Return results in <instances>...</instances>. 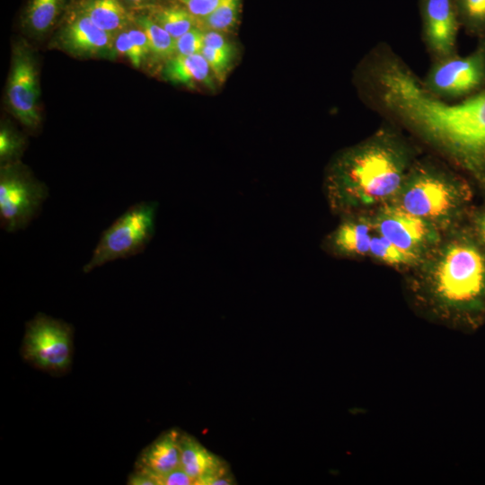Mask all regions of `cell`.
Returning a JSON list of instances; mask_svg holds the SVG:
<instances>
[{"instance_id": "6da1fadb", "label": "cell", "mask_w": 485, "mask_h": 485, "mask_svg": "<svg viewBox=\"0 0 485 485\" xmlns=\"http://www.w3.org/2000/svg\"><path fill=\"white\" fill-rule=\"evenodd\" d=\"M371 108L411 131L472 172L485 174V89L457 103L431 94L385 46L374 48L363 72Z\"/></svg>"}, {"instance_id": "7a4b0ae2", "label": "cell", "mask_w": 485, "mask_h": 485, "mask_svg": "<svg viewBox=\"0 0 485 485\" xmlns=\"http://www.w3.org/2000/svg\"><path fill=\"white\" fill-rule=\"evenodd\" d=\"M409 164L403 143L388 128L379 130L331 163L325 192L331 208L347 216L390 198L404 184Z\"/></svg>"}, {"instance_id": "3957f363", "label": "cell", "mask_w": 485, "mask_h": 485, "mask_svg": "<svg viewBox=\"0 0 485 485\" xmlns=\"http://www.w3.org/2000/svg\"><path fill=\"white\" fill-rule=\"evenodd\" d=\"M157 209L154 200L130 206L101 233L90 260L83 267L84 273L142 253L154 236Z\"/></svg>"}, {"instance_id": "277c9868", "label": "cell", "mask_w": 485, "mask_h": 485, "mask_svg": "<svg viewBox=\"0 0 485 485\" xmlns=\"http://www.w3.org/2000/svg\"><path fill=\"white\" fill-rule=\"evenodd\" d=\"M434 278L436 291L445 302L472 303L485 293V259L474 246L454 243L440 259Z\"/></svg>"}, {"instance_id": "5b68a950", "label": "cell", "mask_w": 485, "mask_h": 485, "mask_svg": "<svg viewBox=\"0 0 485 485\" xmlns=\"http://www.w3.org/2000/svg\"><path fill=\"white\" fill-rule=\"evenodd\" d=\"M47 185L17 164L4 166L0 174V226L7 233L27 228L48 198Z\"/></svg>"}, {"instance_id": "8992f818", "label": "cell", "mask_w": 485, "mask_h": 485, "mask_svg": "<svg viewBox=\"0 0 485 485\" xmlns=\"http://www.w3.org/2000/svg\"><path fill=\"white\" fill-rule=\"evenodd\" d=\"M73 353V329L64 321L38 313L26 324L22 346L24 359L47 372L68 369Z\"/></svg>"}, {"instance_id": "52a82bcc", "label": "cell", "mask_w": 485, "mask_h": 485, "mask_svg": "<svg viewBox=\"0 0 485 485\" xmlns=\"http://www.w3.org/2000/svg\"><path fill=\"white\" fill-rule=\"evenodd\" d=\"M434 96L454 100L470 96L485 86V41L466 57L454 55L434 61L422 80Z\"/></svg>"}, {"instance_id": "ba28073f", "label": "cell", "mask_w": 485, "mask_h": 485, "mask_svg": "<svg viewBox=\"0 0 485 485\" xmlns=\"http://www.w3.org/2000/svg\"><path fill=\"white\" fill-rule=\"evenodd\" d=\"M404 183L401 207L422 219L443 216L456 205L455 186L428 168H415Z\"/></svg>"}, {"instance_id": "9c48e42d", "label": "cell", "mask_w": 485, "mask_h": 485, "mask_svg": "<svg viewBox=\"0 0 485 485\" xmlns=\"http://www.w3.org/2000/svg\"><path fill=\"white\" fill-rule=\"evenodd\" d=\"M422 38L434 61L456 55L460 25L455 0H419Z\"/></svg>"}, {"instance_id": "30bf717a", "label": "cell", "mask_w": 485, "mask_h": 485, "mask_svg": "<svg viewBox=\"0 0 485 485\" xmlns=\"http://www.w3.org/2000/svg\"><path fill=\"white\" fill-rule=\"evenodd\" d=\"M180 450L181 467L195 481L196 485L235 483L227 463L194 436L181 432Z\"/></svg>"}, {"instance_id": "8fae6325", "label": "cell", "mask_w": 485, "mask_h": 485, "mask_svg": "<svg viewBox=\"0 0 485 485\" xmlns=\"http://www.w3.org/2000/svg\"><path fill=\"white\" fill-rule=\"evenodd\" d=\"M7 93L14 115L26 128L36 129L40 121L39 86L36 69L28 57H18L14 61Z\"/></svg>"}, {"instance_id": "7c38bea8", "label": "cell", "mask_w": 485, "mask_h": 485, "mask_svg": "<svg viewBox=\"0 0 485 485\" xmlns=\"http://www.w3.org/2000/svg\"><path fill=\"white\" fill-rule=\"evenodd\" d=\"M380 235L398 248L416 253L428 239L430 232L424 219L406 211L401 207L383 209L375 225Z\"/></svg>"}, {"instance_id": "4fadbf2b", "label": "cell", "mask_w": 485, "mask_h": 485, "mask_svg": "<svg viewBox=\"0 0 485 485\" xmlns=\"http://www.w3.org/2000/svg\"><path fill=\"white\" fill-rule=\"evenodd\" d=\"M181 434L177 428L161 434L140 453L136 470L150 474L159 485L162 476L181 467Z\"/></svg>"}, {"instance_id": "5bb4252c", "label": "cell", "mask_w": 485, "mask_h": 485, "mask_svg": "<svg viewBox=\"0 0 485 485\" xmlns=\"http://www.w3.org/2000/svg\"><path fill=\"white\" fill-rule=\"evenodd\" d=\"M372 238L370 223L351 214L343 216L342 222L327 236L324 244L334 255L358 257L369 254Z\"/></svg>"}, {"instance_id": "9a60e30c", "label": "cell", "mask_w": 485, "mask_h": 485, "mask_svg": "<svg viewBox=\"0 0 485 485\" xmlns=\"http://www.w3.org/2000/svg\"><path fill=\"white\" fill-rule=\"evenodd\" d=\"M62 41L66 48L77 54H97L112 47L111 34L99 28L83 13L66 24Z\"/></svg>"}, {"instance_id": "2e32d148", "label": "cell", "mask_w": 485, "mask_h": 485, "mask_svg": "<svg viewBox=\"0 0 485 485\" xmlns=\"http://www.w3.org/2000/svg\"><path fill=\"white\" fill-rule=\"evenodd\" d=\"M164 76L171 82L193 87L201 84L214 88V74L201 53L193 55H175L169 58L164 69Z\"/></svg>"}, {"instance_id": "e0dca14e", "label": "cell", "mask_w": 485, "mask_h": 485, "mask_svg": "<svg viewBox=\"0 0 485 485\" xmlns=\"http://www.w3.org/2000/svg\"><path fill=\"white\" fill-rule=\"evenodd\" d=\"M82 13L110 34L122 31L131 21V15L119 0H89L83 5Z\"/></svg>"}, {"instance_id": "ac0fdd59", "label": "cell", "mask_w": 485, "mask_h": 485, "mask_svg": "<svg viewBox=\"0 0 485 485\" xmlns=\"http://www.w3.org/2000/svg\"><path fill=\"white\" fill-rule=\"evenodd\" d=\"M152 18L175 40L198 26V19L178 5L157 9Z\"/></svg>"}, {"instance_id": "d6986e66", "label": "cell", "mask_w": 485, "mask_h": 485, "mask_svg": "<svg viewBox=\"0 0 485 485\" xmlns=\"http://www.w3.org/2000/svg\"><path fill=\"white\" fill-rule=\"evenodd\" d=\"M137 21L147 36L152 54L168 59L176 55L175 39L152 17L141 15Z\"/></svg>"}, {"instance_id": "ffe728a7", "label": "cell", "mask_w": 485, "mask_h": 485, "mask_svg": "<svg viewBox=\"0 0 485 485\" xmlns=\"http://www.w3.org/2000/svg\"><path fill=\"white\" fill-rule=\"evenodd\" d=\"M240 7L241 0H222L212 13L198 19V26L204 31L227 32L236 24Z\"/></svg>"}, {"instance_id": "44dd1931", "label": "cell", "mask_w": 485, "mask_h": 485, "mask_svg": "<svg viewBox=\"0 0 485 485\" xmlns=\"http://www.w3.org/2000/svg\"><path fill=\"white\" fill-rule=\"evenodd\" d=\"M63 0H31L27 10V22L38 33L47 31L57 19Z\"/></svg>"}, {"instance_id": "7402d4cb", "label": "cell", "mask_w": 485, "mask_h": 485, "mask_svg": "<svg viewBox=\"0 0 485 485\" xmlns=\"http://www.w3.org/2000/svg\"><path fill=\"white\" fill-rule=\"evenodd\" d=\"M458 18L468 31L481 33L485 31V0H455Z\"/></svg>"}, {"instance_id": "603a6c76", "label": "cell", "mask_w": 485, "mask_h": 485, "mask_svg": "<svg viewBox=\"0 0 485 485\" xmlns=\"http://www.w3.org/2000/svg\"><path fill=\"white\" fill-rule=\"evenodd\" d=\"M369 254L388 264H409L417 254L405 251L382 235L373 236Z\"/></svg>"}, {"instance_id": "cb8c5ba5", "label": "cell", "mask_w": 485, "mask_h": 485, "mask_svg": "<svg viewBox=\"0 0 485 485\" xmlns=\"http://www.w3.org/2000/svg\"><path fill=\"white\" fill-rule=\"evenodd\" d=\"M201 54L208 63L214 75L219 81H223L230 69L234 52L204 47Z\"/></svg>"}, {"instance_id": "d4e9b609", "label": "cell", "mask_w": 485, "mask_h": 485, "mask_svg": "<svg viewBox=\"0 0 485 485\" xmlns=\"http://www.w3.org/2000/svg\"><path fill=\"white\" fill-rule=\"evenodd\" d=\"M24 147L23 138L9 128H2L0 132V158L4 165L17 158Z\"/></svg>"}, {"instance_id": "484cf974", "label": "cell", "mask_w": 485, "mask_h": 485, "mask_svg": "<svg viewBox=\"0 0 485 485\" xmlns=\"http://www.w3.org/2000/svg\"><path fill=\"white\" fill-rule=\"evenodd\" d=\"M176 55L201 53L204 48V31L196 26L175 40Z\"/></svg>"}, {"instance_id": "4316f807", "label": "cell", "mask_w": 485, "mask_h": 485, "mask_svg": "<svg viewBox=\"0 0 485 485\" xmlns=\"http://www.w3.org/2000/svg\"><path fill=\"white\" fill-rule=\"evenodd\" d=\"M117 51L128 58L135 67H139L144 57L133 43L128 31L119 33L115 40Z\"/></svg>"}, {"instance_id": "83f0119b", "label": "cell", "mask_w": 485, "mask_h": 485, "mask_svg": "<svg viewBox=\"0 0 485 485\" xmlns=\"http://www.w3.org/2000/svg\"><path fill=\"white\" fill-rule=\"evenodd\" d=\"M222 0H180L184 7L197 19L212 13Z\"/></svg>"}, {"instance_id": "f1b7e54d", "label": "cell", "mask_w": 485, "mask_h": 485, "mask_svg": "<svg viewBox=\"0 0 485 485\" xmlns=\"http://www.w3.org/2000/svg\"><path fill=\"white\" fill-rule=\"evenodd\" d=\"M204 47H208V48L224 50V51L234 52V47L226 40L223 32L216 31H211V30L204 31Z\"/></svg>"}, {"instance_id": "f546056e", "label": "cell", "mask_w": 485, "mask_h": 485, "mask_svg": "<svg viewBox=\"0 0 485 485\" xmlns=\"http://www.w3.org/2000/svg\"><path fill=\"white\" fill-rule=\"evenodd\" d=\"M159 485H196L195 481L179 467L159 479Z\"/></svg>"}, {"instance_id": "4dcf8cb0", "label": "cell", "mask_w": 485, "mask_h": 485, "mask_svg": "<svg viewBox=\"0 0 485 485\" xmlns=\"http://www.w3.org/2000/svg\"><path fill=\"white\" fill-rule=\"evenodd\" d=\"M128 33L144 58L151 53L147 36L141 28L130 29Z\"/></svg>"}, {"instance_id": "1f68e13d", "label": "cell", "mask_w": 485, "mask_h": 485, "mask_svg": "<svg viewBox=\"0 0 485 485\" xmlns=\"http://www.w3.org/2000/svg\"><path fill=\"white\" fill-rule=\"evenodd\" d=\"M128 484L130 485H158L157 481L148 473L136 470L128 481Z\"/></svg>"}, {"instance_id": "d6a6232c", "label": "cell", "mask_w": 485, "mask_h": 485, "mask_svg": "<svg viewBox=\"0 0 485 485\" xmlns=\"http://www.w3.org/2000/svg\"><path fill=\"white\" fill-rule=\"evenodd\" d=\"M128 3L133 5L140 6L144 4H148L153 0H126Z\"/></svg>"}, {"instance_id": "836d02e7", "label": "cell", "mask_w": 485, "mask_h": 485, "mask_svg": "<svg viewBox=\"0 0 485 485\" xmlns=\"http://www.w3.org/2000/svg\"><path fill=\"white\" fill-rule=\"evenodd\" d=\"M479 229L481 237L485 240V216L481 217L479 223Z\"/></svg>"}]
</instances>
